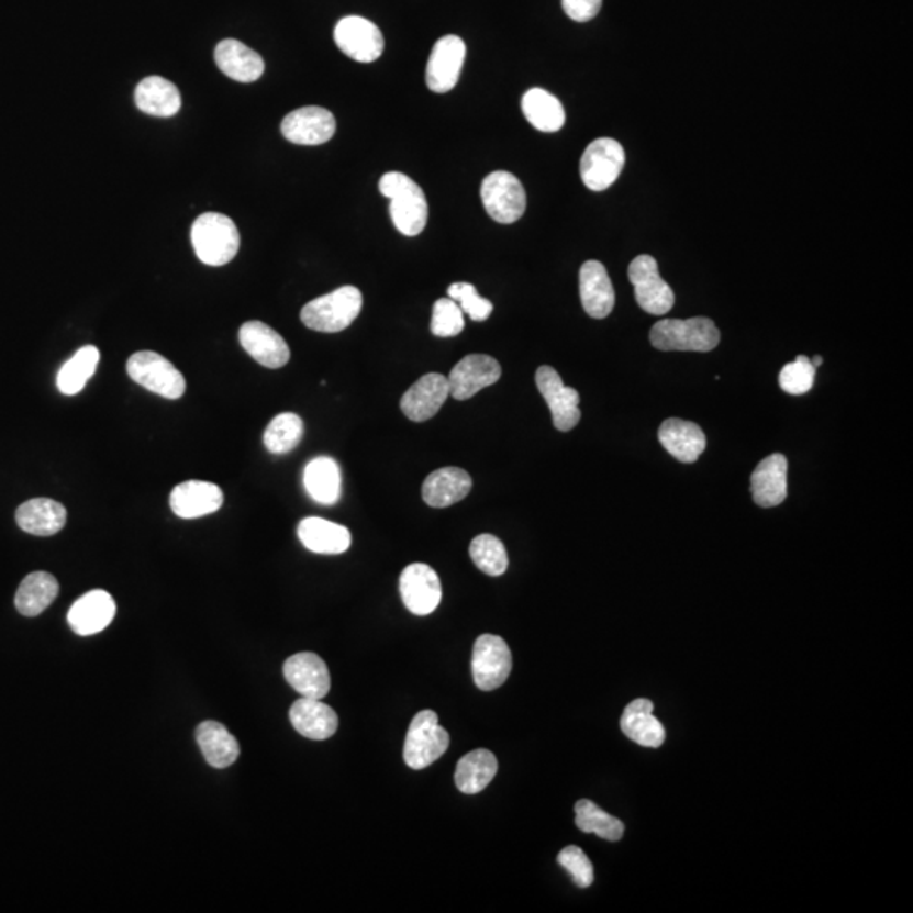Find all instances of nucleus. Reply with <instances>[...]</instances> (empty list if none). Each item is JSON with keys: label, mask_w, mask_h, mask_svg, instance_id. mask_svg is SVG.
<instances>
[{"label": "nucleus", "mask_w": 913, "mask_h": 913, "mask_svg": "<svg viewBox=\"0 0 913 913\" xmlns=\"http://www.w3.org/2000/svg\"><path fill=\"white\" fill-rule=\"evenodd\" d=\"M379 191L389 200V215L398 232L415 237L425 231L428 202L415 180L404 172L389 171L379 180Z\"/></svg>", "instance_id": "obj_1"}, {"label": "nucleus", "mask_w": 913, "mask_h": 913, "mask_svg": "<svg viewBox=\"0 0 913 913\" xmlns=\"http://www.w3.org/2000/svg\"><path fill=\"white\" fill-rule=\"evenodd\" d=\"M194 254L207 266H224L237 256L241 235L231 216L209 212L200 215L191 227Z\"/></svg>", "instance_id": "obj_2"}, {"label": "nucleus", "mask_w": 913, "mask_h": 913, "mask_svg": "<svg viewBox=\"0 0 913 913\" xmlns=\"http://www.w3.org/2000/svg\"><path fill=\"white\" fill-rule=\"evenodd\" d=\"M655 349L671 353H711L721 342L715 323L705 316L689 320H661L649 331Z\"/></svg>", "instance_id": "obj_3"}, {"label": "nucleus", "mask_w": 913, "mask_h": 913, "mask_svg": "<svg viewBox=\"0 0 913 913\" xmlns=\"http://www.w3.org/2000/svg\"><path fill=\"white\" fill-rule=\"evenodd\" d=\"M363 303L359 288L342 287L304 304L301 309V322L304 327L312 331L337 334L353 325L363 310Z\"/></svg>", "instance_id": "obj_4"}, {"label": "nucleus", "mask_w": 913, "mask_h": 913, "mask_svg": "<svg viewBox=\"0 0 913 913\" xmlns=\"http://www.w3.org/2000/svg\"><path fill=\"white\" fill-rule=\"evenodd\" d=\"M450 736L438 724L437 712L422 711L411 721L404 742V761L411 770H423L444 756Z\"/></svg>", "instance_id": "obj_5"}, {"label": "nucleus", "mask_w": 913, "mask_h": 913, "mask_svg": "<svg viewBox=\"0 0 913 913\" xmlns=\"http://www.w3.org/2000/svg\"><path fill=\"white\" fill-rule=\"evenodd\" d=\"M127 375L151 393L159 394L166 400H180L187 391V381L177 367L151 350L129 357Z\"/></svg>", "instance_id": "obj_6"}, {"label": "nucleus", "mask_w": 913, "mask_h": 913, "mask_svg": "<svg viewBox=\"0 0 913 913\" xmlns=\"http://www.w3.org/2000/svg\"><path fill=\"white\" fill-rule=\"evenodd\" d=\"M481 200L486 212L498 224H514L526 210V191L510 171H492L485 178Z\"/></svg>", "instance_id": "obj_7"}, {"label": "nucleus", "mask_w": 913, "mask_h": 913, "mask_svg": "<svg viewBox=\"0 0 913 913\" xmlns=\"http://www.w3.org/2000/svg\"><path fill=\"white\" fill-rule=\"evenodd\" d=\"M630 281L635 287V298L639 307L649 315H665L676 303V293L658 272L657 259L643 254L633 259L627 269Z\"/></svg>", "instance_id": "obj_8"}, {"label": "nucleus", "mask_w": 913, "mask_h": 913, "mask_svg": "<svg viewBox=\"0 0 913 913\" xmlns=\"http://www.w3.org/2000/svg\"><path fill=\"white\" fill-rule=\"evenodd\" d=\"M513 668L510 646L501 636L482 635L474 643L472 676L477 689L491 692L506 682Z\"/></svg>", "instance_id": "obj_9"}, {"label": "nucleus", "mask_w": 913, "mask_h": 913, "mask_svg": "<svg viewBox=\"0 0 913 913\" xmlns=\"http://www.w3.org/2000/svg\"><path fill=\"white\" fill-rule=\"evenodd\" d=\"M623 146L617 141L601 137L592 141L580 159V178L592 191L608 190L620 178L624 168Z\"/></svg>", "instance_id": "obj_10"}, {"label": "nucleus", "mask_w": 913, "mask_h": 913, "mask_svg": "<svg viewBox=\"0 0 913 913\" xmlns=\"http://www.w3.org/2000/svg\"><path fill=\"white\" fill-rule=\"evenodd\" d=\"M335 45L354 62L372 63L385 52L381 30L369 19L347 15L341 19L334 31Z\"/></svg>", "instance_id": "obj_11"}, {"label": "nucleus", "mask_w": 913, "mask_h": 913, "mask_svg": "<svg viewBox=\"0 0 913 913\" xmlns=\"http://www.w3.org/2000/svg\"><path fill=\"white\" fill-rule=\"evenodd\" d=\"M466 53V43L455 34L441 37L435 43L426 65V85L432 92L447 93L459 83Z\"/></svg>", "instance_id": "obj_12"}, {"label": "nucleus", "mask_w": 913, "mask_h": 913, "mask_svg": "<svg viewBox=\"0 0 913 913\" xmlns=\"http://www.w3.org/2000/svg\"><path fill=\"white\" fill-rule=\"evenodd\" d=\"M536 386L552 411L555 428L570 432L580 422V397L576 389L565 386L554 367L542 366L535 376Z\"/></svg>", "instance_id": "obj_13"}, {"label": "nucleus", "mask_w": 913, "mask_h": 913, "mask_svg": "<svg viewBox=\"0 0 913 913\" xmlns=\"http://www.w3.org/2000/svg\"><path fill=\"white\" fill-rule=\"evenodd\" d=\"M400 592L410 613L428 616L442 601L441 579L430 565L411 564L401 572Z\"/></svg>", "instance_id": "obj_14"}, {"label": "nucleus", "mask_w": 913, "mask_h": 913, "mask_svg": "<svg viewBox=\"0 0 913 913\" xmlns=\"http://www.w3.org/2000/svg\"><path fill=\"white\" fill-rule=\"evenodd\" d=\"M501 378V366L498 360L485 354H470L455 364L447 376L448 391L457 401L470 400L481 389L496 385Z\"/></svg>", "instance_id": "obj_15"}, {"label": "nucleus", "mask_w": 913, "mask_h": 913, "mask_svg": "<svg viewBox=\"0 0 913 913\" xmlns=\"http://www.w3.org/2000/svg\"><path fill=\"white\" fill-rule=\"evenodd\" d=\"M337 121L323 107H301L282 119L281 133L290 143L300 146H319L335 136Z\"/></svg>", "instance_id": "obj_16"}, {"label": "nucleus", "mask_w": 913, "mask_h": 913, "mask_svg": "<svg viewBox=\"0 0 913 913\" xmlns=\"http://www.w3.org/2000/svg\"><path fill=\"white\" fill-rule=\"evenodd\" d=\"M238 341L243 349L260 366L279 369L287 366L290 360L291 353L287 341L259 320L244 323L238 331Z\"/></svg>", "instance_id": "obj_17"}, {"label": "nucleus", "mask_w": 913, "mask_h": 913, "mask_svg": "<svg viewBox=\"0 0 913 913\" xmlns=\"http://www.w3.org/2000/svg\"><path fill=\"white\" fill-rule=\"evenodd\" d=\"M448 391L447 376L430 372L422 376L401 398V411L411 422L422 423L437 415L444 407Z\"/></svg>", "instance_id": "obj_18"}, {"label": "nucleus", "mask_w": 913, "mask_h": 913, "mask_svg": "<svg viewBox=\"0 0 913 913\" xmlns=\"http://www.w3.org/2000/svg\"><path fill=\"white\" fill-rule=\"evenodd\" d=\"M282 673L301 698L322 701L331 690V671L319 655L303 652L285 661Z\"/></svg>", "instance_id": "obj_19"}, {"label": "nucleus", "mask_w": 913, "mask_h": 913, "mask_svg": "<svg viewBox=\"0 0 913 913\" xmlns=\"http://www.w3.org/2000/svg\"><path fill=\"white\" fill-rule=\"evenodd\" d=\"M118 613L114 598L109 592L90 591L81 595L70 611H68V624L77 635L92 636L103 632L114 621Z\"/></svg>", "instance_id": "obj_20"}, {"label": "nucleus", "mask_w": 913, "mask_h": 913, "mask_svg": "<svg viewBox=\"0 0 913 913\" xmlns=\"http://www.w3.org/2000/svg\"><path fill=\"white\" fill-rule=\"evenodd\" d=\"M172 513L183 520L207 516L221 510L224 492L219 486L207 481H187L172 489L169 496Z\"/></svg>", "instance_id": "obj_21"}, {"label": "nucleus", "mask_w": 913, "mask_h": 913, "mask_svg": "<svg viewBox=\"0 0 913 913\" xmlns=\"http://www.w3.org/2000/svg\"><path fill=\"white\" fill-rule=\"evenodd\" d=\"M580 300L583 310L592 319H605L613 312L616 303L613 282L599 260H587L580 268Z\"/></svg>", "instance_id": "obj_22"}, {"label": "nucleus", "mask_w": 913, "mask_h": 913, "mask_svg": "<svg viewBox=\"0 0 913 913\" xmlns=\"http://www.w3.org/2000/svg\"><path fill=\"white\" fill-rule=\"evenodd\" d=\"M787 463L786 455L771 454L761 460L751 476L753 501L761 508H775L783 503L787 498Z\"/></svg>", "instance_id": "obj_23"}, {"label": "nucleus", "mask_w": 913, "mask_h": 913, "mask_svg": "<svg viewBox=\"0 0 913 913\" xmlns=\"http://www.w3.org/2000/svg\"><path fill=\"white\" fill-rule=\"evenodd\" d=\"M658 438L665 450L683 464L698 463L699 457L708 447L704 430L695 423L680 419L664 422L658 430Z\"/></svg>", "instance_id": "obj_24"}, {"label": "nucleus", "mask_w": 913, "mask_h": 913, "mask_svg": "<svg viewBox=\"0 0 913 913\" xmlns=\"http://www.w3.org/2000/svg\"><path fill=\"white\" fill-rule=\"evenodd\" d=\"M215 63L222 74L241 83H253L265 74V59L241 41L224 40L216 45Z\"/></svg>", "instance_id": "obj_25"}, {"label": "nucleus", "mask_w": 913, "mask_h": 913, "mask_svg": "<svg viewBox=\"0 0 913 913\" xmlns=\"http://www.w3.org/2000/svg\"><path fill=\"white\" fill-rule=\"evenodd\" d=\"M298 538L313 554L341 555L349 550L353 535L345 526L323 520V517H304L298 525Z\"/></svg>", "instance_id": "obj_26"}, {"label": "nucleus", "mask_w": 913, "mask_h": 913, "mask_svg": "<svg viewBox=\"0 0 913 913\" xmlns=\"http://www.w3.org/2000/svg\"><path fill=\"white\" fill-rule=\"evenodd\" d=\"M472 489V479L460 467H444L435 470L423 482V501L430 508H448L467 498Z\"/></svg>", "instance_id": "obj_27"}, {"label": "nucleus", "mask_w": 913, "mask_h": 913, "mask_svg": "<svg viewBox=\"0 0 913 913\" xmlns=\"http://www.w3.org/2000/svg\"><path fill=\"white\" fill-rule=\"evenodd\" d=\"M290 721L301 736L323 742L337 733L338 717L331 705L319 699L301 698L290 709Z\"/></svg>", "instance_id": "obj_28"}, {"label": "nucleus", "mask_w": 913, "mask_h": 913, "mask_svg": "<svg viewBox=\"0 0 913 913\" xmlns=\"http://www.w3.org/2000/svg\"><path fill=\"white\" fill-rule=\"evenodd\" d=\"M621 731L643 748H660L665 743V727L654 715V702L636 699L621 715Z\"/></svg>", "instance_id": "obj_29"}, {"label": "nucleus", "mask_w": 913, "mask_h": 913, "mask_svg": "<svg viewBox=\"0 0 913 913\" xmlns=\"http://www.w3.org/2000/svg\"><path fill=\"white\" fill-rule=\"evenodd\" d=\"M19 528L36 536H52L67 523V510L58 501L37 498L21 504L15 511Z\"/></svg>", "instance_id": "obj_30"}, {"label": "nucleus", "mask_w": 913, "mask_h": 913, "mask_svg": "<svg viewBox=\"0 0 913 913\" xmlns=\"http://www.w3.org/2000/svg\"><path fill=\"white\" fill-rule=\"evenodd\" d=\"M134 99L140 111L155 118H171L181 109V96L177 85L158 75L144 78L137 85Z\"/></svg>", "instance_id": "obj_31"}, {"label": "nucleus", "mask_w": 913, "mask_h": 913, "mask_svg": "<svg viewBox=\"0 0 913 913\" xmlns=\"http://www.w3.org/2000/svg\"><path fill=\"white\" fill-rule=\"evenodd\" d=\"M194 736H197V743L202 749L207 764L216 770L231 767L241 755L237 739L221 723L205 721L197 727Z\"/></svg>", "instance_id": "obj_32"}, {"label": "nucleus", "mask_w": 913, "mask_h": 913, "mask_svg": "<svg viewBox=\"0 0 913 913\" xmlns=\"http://www.w3.org/2000/svg\"><path fill=\"white\" fill-rule=\"evenodd\" d=\"M304 489L316 503L331 506L341 498V467L331 457H316L304 467Z\"/></svg>", "instance_id": "obj_33"}, {"label": "nucleus", "mask_w": 913, "mask_h": 913, "mask_svg": "<svg viewBox=\"0 0 913 913\" xmlns=\"http://www.w3.org/2000/svg\"><path fill=\"white\" fill-rule=\"evenodd\" d=\"M498 767V758L488 749L470 751L455 768V786L467 795H476L491 783Z\"/></svg>", "instance_id": "obj_34"}, {"label": "nucleus", "mask_w": 913, "mask_h": 913, "mask_svg": "<svg viewBox=\"0 0 913 913\" xmlns=\"http://www.w3.org/2000/svg\"><path fill=\"white\" fill-rule=\"evenodd\" d=\"M59 583L48 572H33L19 586L15 608L23 616H40L58 598Z\"/></svg>", "instance_id": "obj_35"}, {"label": "nucleus", "mask_w": 913, "mask_h": 913, "mask_svg": "<svg viewBox=\"0 0 913 913\" xmlns=\"http://www.w3.org/2000/svg\"><path fill=\"white\" fill-rule=\"evenodd\" d=\"M521 109L526 121L542 133H557L564 127L565 111L560 100L543 89H532L523 96Z\"/></svg>", "instance_id": "obj_36"}, {"label": "nucleus", "mask_w": 913, "mask_h": 913, "mask_svg": "<svg viewBox=\"0 0 913 913\" xmlns=\"http://www.w3.org/2000/svg\"><path fill=\"white\" fill-rule=\"evenodd\" d=\"M100 363V353L96 345H85L75 354L71 359L65 363V366L59 369L58 385L59 391L67 397H75L80 393L81 389L87 386V382L96 375L97 366Z\"/></svg>", "instance_id": "obj_37"}, {"label": "nucleus", "mask_w": 913, "mask_h": 913, "mask_svg": "<svg viewBox=\"0 0 913 913\" xmlns=\"http://www.w3.org/2000/svg\"><path fill=\"white\" fill-rule=\"evenodd\" d=\"M576 825L582 833L595 834L611 843H616L624 834V824L620 819L609 815L594 802L586 799L576 803Z\"/></svg>", "instance_id": "obj_38"}, {"label": "nucleus", "mask_w": 913, "mask_h": 913, "mask_svg": "<svg viewBox=\"0 0 913 913\" xmlns=\"http://www.w3.org/2000/svg\"><path fill=\"white\" fill-rule=\"evenodd\" d=\"M303 420L294 413L275 416L265 432V445L271 454L285 455L294 450L303 438Z\"/></svg>", "instance_id": "obj_39"}, {"label": "nucleus", "mask_w": 913, "mask_h": 913, "mask_svg": "<svg viewBox=\"0 0 913 913\" xmlns=\"http://www.w3.org/2000/svg\"><path fill=\"white\" fill-rule=\"evenodd\" d=\"M469 554L477 569L491 577L503 576L510 565L503 542L494 535L476 536L470 543Z\"/></svg>", "instance_id": "obj_40"}, {"label": "nucleus", "mask_w": 913, "mask_h": 913, "mask_svg": "<svg viewBox=\"0 0 913 913\" xmlns=\"http://www.w3.org/2000/svg\"><path fill=\"white\" fill-rule=\"evenodd\" d=\"M815 382V367L805 356L797 357L793 363L787 364L780 372V388L786 393L800 397L811 391Z\"/></svg>", "instance_id": "obj_41"}, {"label": "nucleus", "mask_w": 913, "mask_h": 913, "mask_svg": "<svg viewBox=\"0 0 913 913\" xmlns=\"http://www.w3.org/2000/svg\"><path fill=\"white\" fill-rule=\"evenodd\" d=\"M447 293L448 298L459 304L460 310L476 322H485L494 310L491 301L477 293L476 287L470 282H454L448 287Z\"/></svg>", "instance_id": "obj_42"}, {"label": "nucleus", "mask_w": 913, "mask_h": 913, "mask_svg": "<svg viewBox=\"0 0 913 913\" xmlns=\"http://www.w3.org/2000/svg\"><path fill=\"white\" fill-rule=\"evenodd\" d=\"M464 312L450 298H441L433 304L432 332L437 337H455L464 331Z\"/></svg>", "instance_id": "obj_43"}, {"label": "nucleus", "mask_w": 913, "mask_h": 913, "mask_svg": "<svg viewBox=\"0 0 913 913\" xmlns=\"http://www.w3.org/2000/svg\"><path fill=\"white\" fill-rule=\"evenodd\" d=\"M558 865L569 871L574 883L579 888H589L594 883V868L591 859L577 846H569L561 849L557 858Z\"/></svg>", "instance_id": "obj_44"}, {"label": "nucleus", "mask_w": 913, "mask_h": 913, "mask_svg": "<svg viewBox=\"0 0 913 913\" xmlns=\"http://www.w3.org/2000/svg\"><path fill=\"white\" fill-rule=\"evenodd\" d=\"M561 8L576 23H587L601 11L602 0H561Z\"/></svg>", "instance_id": "obj_45"}, {"label": "nucleus", "mask_w": 913, "mask_h": 913, "mask_svg": "<svg viewBox=\"0 0 913 913\" xmlns=\"http://www.w3.org/2000/svg\"><path fill=\"white\" fill-rule=\"evenodd\" d=\"M811 360H812V364H814L815 369H817V367L822 366V357L821 356H815L814 359H811Z\"/></svg>", "instance_id": "obj_46"}]
</instances>
